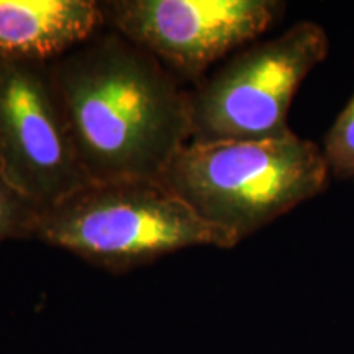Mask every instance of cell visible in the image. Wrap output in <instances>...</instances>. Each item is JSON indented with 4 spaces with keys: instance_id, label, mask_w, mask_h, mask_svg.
<instances>
[{
    "instance_id": "6da1fadb",
    "label": "cell",
    "mask_w": 354,
    "mask_h": 354,
    "mask_svg": "<svg viewBox=\"0 0 354 354\" xmlns=\"http://www.w3.org/2000/svg\"><path fill=\"white\" fill-rule=\"evenodd\" d=\"M48 68L88 183L159 179L192 140L183 81L113 30Z\"/></svg>"
},
{
    "instance_id": "7a4b0ae2",
    "label": "cell",
    "mask_w": 354,
    "mask_h": 354,
    "mask_svg": "<svg viewBox=\"0 0 354 354\" xmlns=\"http://www.w3.org/2000/svg\"><path fill=\"white\" fill-rule=\"evenodd\" d=\"M236 245L328 187L322 148L295 133L272 140L189 141L159 177Z\"/></svg>"
},
{
    "instance_id": "3957f363",
    "label": "cell",
    "mask_w": 354,
    "mask_h": 354,
    "mask_svg": "<svg viewBox=\"0 0 354 354\" xmlns=\"http://www.w3.org/2000/svg\"><path fill=\"white\" fill-rule=\"evenodd\" d=\"M33 240L112 274L190 248L236 246L159 179L88 183L39 210Z\"/></svg>"
},
{
    "instance_id": "277c9868",
    "label": "cell",
    "mask_w": 354,
    "mask_h": 354,
    "mask_svg": "<svg viewBox=\"0 0 354 354\" xmlns=\"http://www.w3.org/2000/svg\"><path fill=\"white\" fill-rule=\"evenodd\" d=\"M328 50L323 26L305 20L236 51L189 91L190 141L272 140L294 133L287 120L292 100Z\"/></svg>"
},
{
    "instance_id": "5b68a950",
    "label": "cell",
    "mask_w": 354,
    "mask_h": 354,
    "mask_svg": "<svg viewBox=\"0 0 354 354\" xmlns=\"http://www.w3.org/2000/svg\"><path fill=\"white\" fill-rule=\"evenodd\" d=\"M105 28L197 86L212 66L254 43L286 10L277 0H104Z\"/></svg>"
},
{
    "instance_id": "8992f818",
    "label": "cell",
    "mask_w": 354,
    "mask_h": 354,
    "mask_svg": "<svg viewBox=\"0 0 354 354\" xmlns=\"http://www.w3.org/2000/svg\"><path fill=\"white\" fill-rule=\"evenodd\" d=\"M0 169L39 210L88 184L48 64L0 61Z\"/></svg>"
},
{
    "instance_id": "52a82bcc",
    "label": "cell",
    "mask_w": 354,
    "mask_h": 354,
    "mask_svg": "<svg viewBox=\"0 0 354 354\" xmlns=\"http://www.w3.org/2000/svg\"><path fill=\"white\" fill-rule=\"evenodd\" d=\"M102 28L97 0H0V61L51 64Z\"/></svg>"
},
{
    "instance_id": "ba28073f",
    "label": "cell",
    "mask_w": 354,
    "mask_h": 354,
    "mask_svg": "<svg viewBox=\"0 0 354 354\" xmlns=\"http://www.w3.org/2000/svg\"><path fill=\"white\" fill-rule=\"evenodd\" d=\"M322 153L330 176L354 180V94L326 131Z\"/></svg>"
},
{
    "instance_id": "9c48e42d",
    "label": "cell",
    "mask_w": 354,
    "mask_h": 354,
    "mask_svg": "<svg viewBox=\"0 0 354 354\" xmlns=\"http://www.w3.org/2000/svg\"><path fill=\"white\" fill-rule=\"evenodd\" d=\"M39 209L8 183L0 169V243L33 240Z\"/></svg>"
}]
</instances>
